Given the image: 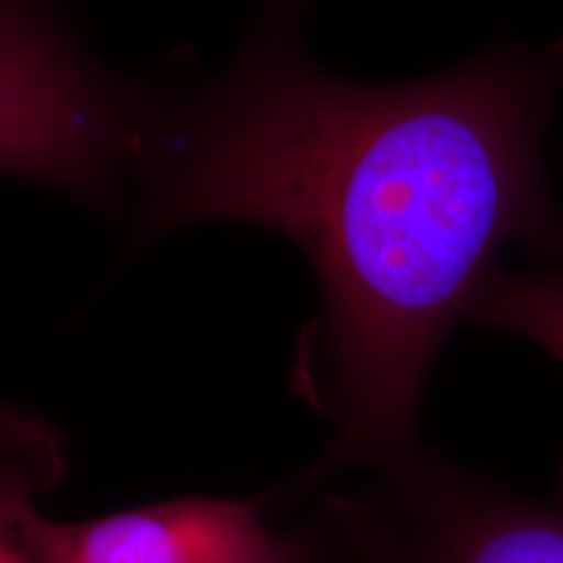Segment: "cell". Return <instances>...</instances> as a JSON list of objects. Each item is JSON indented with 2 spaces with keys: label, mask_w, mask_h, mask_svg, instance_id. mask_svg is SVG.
I'll list each match as a JSON object with an SVG mask.
<instances>
[{
  "label": "cell",
  "mask_w": 563,
  "mask_h": 563,
  "mask_svg": "<svg viewBox=\"0 0 563 563\" xmlns=\"http://www.w3.org/2000/svg\"><path fill=\"white\" fill-rule=\"evenodd\" d=\"M68 563H334L332 534L282 532L253 504L175 501L70 525Z\"/></svg>",
  "instance_id": "obj_4"
},
{
  "label": "cell",
  "mask_w": 563,
  "mask_h": 563,
  "mask_svg": "<svg viewBox=\"0 0 563 563\" xmlns=\"http://www.w3.org/2000/svg\"><path fill=\"white\" fill-rule=\"evenodd\" d=\"M141 104L24 0H0V170L102 196L144 139Z\"/></svg>",
  "instance_id": "obj_3"
},
{
  "label": "cell",
  "mask_w": 563,
  "mask_h": 563,
  "mask_svg": "<svg viewBox=\"0 0 563 563\" xmlns=\"http://www.w3.org/2000/svg\"><path fill=\"white\" fill-rule=\"evenodd\" d=\"M332 511L344 563H563V470L538 498L415 449Z\"/></svg>",
  "instance_id": "obj_2"
},
{
  "label": "cell",
  "mask_w": 563,
  "mask_h": 563,
  "mask_svg": "<svg viewBox=\"0 0 563 563\" xmlns=\"http://www.w3.org/2000/svg\"><path fill=\"white\" fill-rule=\"evenodd\" d=\"M60 473L51 428L0 410V563H68L70 525L42 511V496Z\"/></svg>",
  "instance_id": "obj_5"
},
{
  "label": "cell",
  "mask_w": 563,
  "mask_h": 563,
  "mask_svg": "<svg viewBox=\"0 0 563 563\" xmlns=\"http://www.w3.org/2000/svg\"><path fill=\"white\" fill-rule=\"evenodd\" d=\"M563 40L446 74L357 84L266 42L159 162L146 232L238 220L279 230L319 274L334 422L311 481L420 449L428 376L506 245L563 272L545 133Z\"/></svg>",
  "instance_id": "obj_1"
},
{
  "label": "cell",
  "mask_w": 563,
  "mask_h": 563,
  "mask_svg": "<svg viewBox=\"0 0 563 563\" xmlns=\"http://www.w3.org/2000/svg\"><path fill=\"white\" fill-rule=\"evenodd\" d=\"M467 321L519 336L563 368V272L496 264L477 287Z\"/></svg>",
  "instance_id": "obj_6"
},
{
  "label": "cell",
  "mask_w": 563,
  "mask_h": 563,
  "mask_svg": "<svg viewBox=\"0 0 563 563\" xmlns=\"http://www.w3.org/2000/svg\"><path fill=\"white\" fill-rule=\"evenodd\" d=\"M334 563H344V561L340 559V555H334Z\"/></svg>",
  "instance_id": "obj_7"
}]
</instances>
